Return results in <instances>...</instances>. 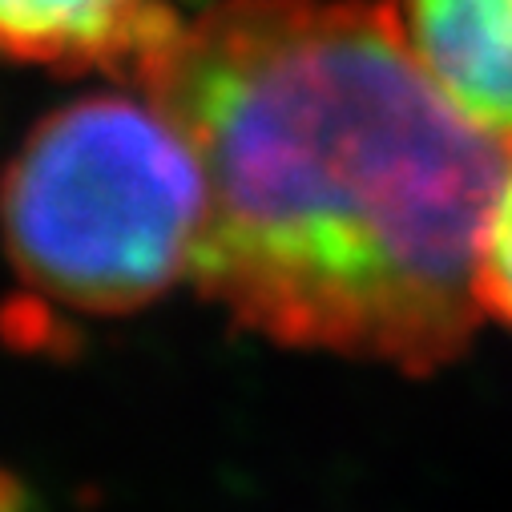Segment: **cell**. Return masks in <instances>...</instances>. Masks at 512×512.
Here are the masks:
<instances>
[{"instance_id": "cell-2", "label": "cell", "mask_w": 512, "mask_h": 512, "mask_svg": "<svg viewBox=\"0 0 512 512\" xmlns=\"http://www.w3.org/2000/svg\"><path fill=\"white\" fill-rule=\"evenodd\" d=\"M25 287L77 315H130L194 275L206 182L178 121L138 85L49 113L0 186Z\"/></svg>"}, {"instance_id": "cell-4", "label": "cell", "mask_w": 512, "mask_h": 512, "mask_svg": "<svg viewBox=\"0 0 512 512\" xmlns=\"http://www.w3.org/2000/svg\"><path fill=\"white\" fill-rule=\"evenodd\" d=\"M170 17L162 0H0V61L121 77Z\"/></svg>"}, {"instance_id": "cell-1", "label": "cell", "mask_w": 512, "mask_h": 512, "mask_svg": "<svg viewBox=\"0 0 512 512\" xmlns=\"http://www.w3.org/2000/svg\"><path fill=\"white\" fill-rule=\"evenodd\" d=\"M121 81L194 146L190 283L238 327L412 375L464 355L512 142L432 77L400 0H210Z\"/></svg>"}, {"instance_id": "cell-3", "label": "cell", "mask_w": 512, "mask_h": 512, "mask_svg": "<svg viewBox=\"0 0 512 512\" xmlns=\"http://www.w3.org/2000/svg\"><path fill=\"white\" fill-rule=\"evenodd\" d=\"M400 13L452 101L512 142V0H400Z\"/></svg>"}, {"instance_id": "cell-5", "label": "cell", "mask_w": 512, "mask_h": 512, "mask_svg": "<svg viewBox=\"0 0 512 512\" xmlns=\"http://www.w3.org/2000/svg\"><path fill=\"white\" fill-rule=\"evenodd\" d=\"M480 307L484 319L512 327V166L488 214L480 250Z\"/></svg>"}]
</instances>
